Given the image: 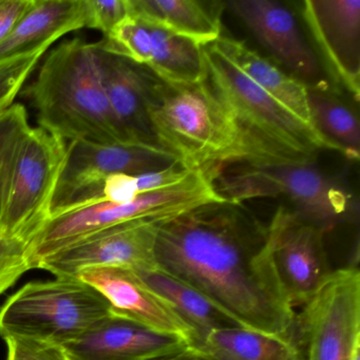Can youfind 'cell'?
I'll return each mask as SVG.
<instances>
[{"instance_id": "6da1fadb", "label": "cell", "mask_w": 360, "mask_h": 360, "mask_svg": "<svg viewBox=\"0 0 360 360\" xmlns=\"http://www.w3.org/2000/svg\"><path fill=\"white\" fill-rule=\"evenodd\" d=\"M155 252L158 269L243 328L290 338L296 313L274 269L269 229L243 203L212 202L166 221Z\"/></svg>"}, {"instance_id": "7a4b0ae2", "label": "cell", "mask_w": 360, "mask_h": 360, "mask_svg": "<svg viewBox=\"0 0 360 360\" xmlns=\"http://www.w3.org/2000/svg\"><path fill=\"white\" fill-rule=\"evenodd\" d=\"M145 104L158 145L187 169L262 163L205 77L199 83H168L146 68Z\"/></svg>"}, {"instance_id": "3957f363", "label": "cell", "mask_w": 360, "mask_h": 360, "mask_svg": "<svg viewBox=\"0 0 360 360\" xmlns=\"http://www.w3.org/2000/svg\"><path fill=\"white\" fill-rule=\"evenodd\" d=\"M27 96L39 127L65 141L128 144L103 82L101 45L75 37L46 56Z\"/></svg>"}, {"instance_id": "277c9868", "label": "cell", "mask_w": 360, "mask_h": 360, "mask_svg": "<svg viewBox=\"0 0 360 360\" xmlns=\"http://www.w3.org/2000/svg\"><path fill=\"white\" fill-rule=\"evenodd\" d=\"M202 49L206 83L229 109L262 163L314 164L320 150L342 155L338 146L252 83L212 44Z\"/></svg>"}, {"instance_id": "5b68a950", "label": "cell", "mask_w": 360, "mask_h": 360, "mask_svg": "<svg viewBox=\"0 0 360 360\" xmlns=\"http://www.w3.org/2000/svg\"><path fill=\"white\" fill-rule=\"evenodd\" d=\"M214 172L193 170L178 184L143 193L126 203L96 199L53 212L29 244L31 267L62 248L98 231L129 222L164 223L212 202H224Z\"/></svg>"}, {"instance_id": "8992f818", "label": "cell", "mask_w": 360, "mask_h": 360, "mask_svg": "<svg viewBox=\"0 0 360 360\" xmlns=\"http://www.w3.org/2000/svg\"><path fill=\"white\" fill-rule=\"evenodd\" d=\"M68 143L29 127L11 145L0 179V236L30 244L48 222Z\"/></svg>"}, {"instance_id": "52a82bcc", "label": "cell", "mask_w": 360, "mask_h": 360, "mask_svg": "<svg viewBox=\"0 0 360 360\" xmlns=\"http://www.w3.org/2000/svg\"><path fill=\"white\" fill-rule=\"evenodd\" d=\"M109 314L106 298L79 278L30 282L0 307V336L64 345Z\"/></svg>"}, {"instance_id": "ba28073f", "label": "cell", "mask_w": 360, "mask_h": 360, "mask_svg": "<svg viewBox=\"0 0 360 360\" xmlns=\"http://www.w3.org/2000/svg\"><path fill=\"white\" fill-rule=\"evenodd\" d=\"M214 185L219 195L233 203L285 198L297 214L323 226L349 205V195L309 163L229 164L216 170Z\"/></svg>"}, {"instance_id": "9c48e42d", "label": "cell", "mask_w": 360, "mask_h": 360, "mask_svg": "<svg viewBox=\"0 0 360 360\" xmlns=\"http://www.w3.org/2000/svg\"><path fill=\"white\" fill-rule=\"evenodd\" d=\"M295 326L305 347L302 360H354L360 352V275L356 267L333 271L303 305Z\"/></svg>"}, {"instance_id": "30bf717a", "label": "cell", "mask_w": 360, "mask_h": 360, "mask_svg": "<svg viewBox=\"0 0 360 360\" xmlns=\"http://www.w3.org/2000/svg\"><path fill=\"white\" fill-rule=\"evenodd\" d=\"M178 162L176 157L161 147L134 143L70 142L52 214L84 202L100 199L105 180L112 174L134 176L157 172Z\"/></svg>"}, {"instance_id": "8fae6325", "label": "cell", "mask_w": 360, "mask_h": 360, "mask_svg": "<svg viewBox=\"0 0 360 360\" xmlns=\"http://www.w3.org/2000/svg\"><path fill=\"white\" fill-rule=\"evenodd\" d=\"M269 229V252L280 288L292 309L307 304L333 271L324 246L326 226L279 206Z\"/></svg>"}, {"instance_id": "7c38bea8", "label": "cell", "mask_w": 360, "mask_h": 360, "mask_svg": "<svg viewBox=\"0 0 360 360\" xmlns=\"http://www.w3.org/2000/svg\"><path fill=\"white\" fill-rule=\"evenodd\" d=\"M158 222H129L87 236L37 263L56 277H77L91 267L119 266L132 271L158 269Z\"/></svg>"}, {"instance_id": "4fadbf2b", "label": "cell", "mask_w": 360, "mask_h": 360, "mask_svg": "<svg viewBox=\"0 0 360 360\" xmlns=\"http://www.w3.org/2000/svg\"><path fill=\"white\" fill-rule=\"evenodd\" d=\"M303 20L333 77L360 94V0H305Z\"/></svg>"}, {"instance_id": "5bb4252c", "label": "cell", "mask_w": 360, "mask_h": 360, "mask_svg": "<svg viewBox=\"0 0 360 360\" xmlns=\"http://www.w3.org/2000/svg\"><path fill=\"white\" fill-rule=\"evenodd\" d=\"M77 278L98 290L113 313L129 318L150 330L181 337L193 347L195 334L172 305L153 292L132 269L119 266L91 267Z\"/></svg>"}, {"instance_id": "9a60e30c", "label": "cell", "mask_w": 360, "mask_h": 360, "mask_svg": "<svg viewBox=\"0 0 360 360\" xmlns=\"http://www.w3.org/2000/svg\"><path fill=\"white\" fill-rule=\"evenodd\" d=\"M62 347L72 360H155L191 345L181 337L155 332L111 311Z\"/></svg>"}, {"instance_id": "2e32d148", "label": "cell", "mask_w": 360, "mask_h": 360, "mask_svg": "<svg viewBox=\"0 0 360 360\" xmlns=\"http://www.w3.org/2000/svg\"><path fill=\"white\" fill-rule=\"evenodd\" d=\"M225 5L280 64L304 79L317 77V58L290 10L274 0H231Z\"/></svg>"}, {"instance_id": "e0dca14e", "label": "cell", "mask_w": 360, "mask_h": 360, "mask_svg": "<svg viewBox=\"0 0 360 360\" xmlns=\"http://www.w3.org/2000/svg\"><path fill=\"white\" fill-rule=\"evenodd\" d=\"M101 65L109 105L127 140L134 144L160 147L151 130L145 104L146 67L109 53L102 45Z\"/></svg>"}, {"instance_id": "ac0fdd59", "label": "cell", "mask_w": 360, "mask_h": 360, "mask_svg": "<svg viewBox=\"0 0 360 360\" xmlns=\"http://www.w3.org/2000/svg\"><path fill=\"white\" fill-rule=\"evenodd\" d=\"M83 28H86L84 0H33L24 18L0 43V62L37 50H48L60 37Z\"/></svg>"}, {"instance_id": "d6986e66", "label": "cell", "mask_w": 360, "mask_h": 360, "mask_svg": "<svg viewBox=\"0 0 360 360\" xmlns=\"http://www.w3.org/2000/svg\"><path fill=\"white\" fill-rule=\"evenodd\" d=\"M130 15L205 47L222 32L223 4L200 0H129Z\"/></svg>"}, {"instance_id": "ffe728a7", "label": "cell", "mask_w": 360, "mask_h": 360, "mask_svg": "<svg viewBox=\"0 0 360 360\" xmlns=\"http://www.w3.org/2000/svg\"><path fill=\"white\" fill-rule=\"evenodd\" d=\"M212 45L252 83L313 127L307 104V86L300 79L286 75L271 60L250 49L244 41L221 35Z\"/></svg>"}, {"instance_id": "44dd1931", "label": "cell", "mask_w": 360, "mask_h": 360, "mask_svg": "<svg viewBox=\"0 0 360 360\" xmlns=\"http://www.w3.org/2000/svg\"><path fill=\"white\" fill-rule=\"evenodd\" d=\"M134 271L153 292L165 299L174 311L193 328L195 334L193 347L214 330L243 328L207 297L165 271L159 269Z\"/></svg>"}, {"instance_id": "7402d4cb", "label": "cell", "mask_w": 360, "mask_h": 360, "mask_svg": "<svg viewBox=\"0 0 360 360\" xmlns=\"http://www.w3.org/2000/svg\"><path fill=\"white\" fill-rule=\"evenodd\" d=\"M191 349L204 360H302L292 339L246 328L214 330Z\"/></svg>"}, {"instance_id": "603a6c76", "label": "cell", "mask_w": 360, "mask_h": 360, "mask_svg": "<svg viewBox=\"0 0 360 360\" xmlns=\"http://www.w3.org/2000/svg\"><path fill=\"white\" fill-rule=\"evenodd\" d=\"M147 26L150 29L153 47V58L147 69L168 83L193 84L203 81V47L157 27Z\"/></svg>"}, {"instance_id": "cb8c5ba5", "label": "cell", "mask_w": 360, "mask_h": 360, "mask_svg": "<svg viewBox=\"0 0 360 360\" xmlns=\"http://www.w3.org/2000/svg\"><path fill=\"white\" fill-rule=\"evenodd\" d=\"M311 125L334 143L349 160L359 159L360 131L357 115L335 96L307 87Z\"/></svg>"}, {"instance_id": "d4e9b609", "label": "cell", "mask_w": 360, "mask_h": 360, "mask_svg": "<svg viewBox=\"0 0 360 360\" xmlns=\"http://www.w3.org/2000/svg\"><path fill=\"white\" fill-rule=\"evenodd\" d=\"M103 49L134 64L148 67L153 58L150 29L134 16H127L100 41Z\"/></svg>"}, {"instance_id": "484cf974", "label": "cell", "mask_w": 360, "mask_h": 360, "mask_svg": "<svg viewBox=\"0 0 360 360\" xmlns=\"http://www.w3.org/2000/svg\"><path fill=\"white\" fill-rule=\"evenodd\" d=\"M47 50H37L0 62V115L14 104L16 96Z\"/></svg>"}, {"instance_id": "4316f807", "label": "cell", "mask_w": 360, "mask_h": 360, "mask_svg": "<svg viewBox=\"0 0 360 360\" xmlns=\"http://www.w3.org/2000/svg\"><path fill=\"white\" fill-rule=\"evenodd\" d=\"M30 269L28 244L0 236V295Z\"/></svg>"}, {"instance_id": "83f0119b", "label": "cell", "mask_w": 360, "mask_h": 360, "mask_svg": "<svg viewBox=\"0 0 360 360\" xmlns=\"http://www.w3.org/2000/svg\"><path fill=\"white\" fill-rule=\"evenodd\" d=\"M86 28L104 33L105 37L129 16V0H84Z\"/></svg>"}, {"instance_id": "f1b7e54d", "label": "cell", "mask_w": 360, "mask_h": 360, "mask_svg": "<svg viewBox=\"0 0 360 360\" xmlns=\"http://www.w3.org/2000/svg\"><path fill=\"white\" fill-rule=\"evenodd\" d=\"M5 341L7 360H72L62 345L22 338Z\"/></svg>"}, {"instance_id": "f546056e", "label": "cell", "mask_w": 360, "mask_h": 360, "mask_svg": "<svg viewBox=\"0 0 360 360\" xmlns=\"http://www.w3.org/2000/svg\"><path fill=\"white\" fill-rule=\"evenodd\" d=\"M29 127L28 112L24 105L13 104L0 115V179L8 150Z\"/></svg>"}, {"instance_id": "4dcf8cb0", "label": "cell", "mask_w": 360, "mask_h": 360, "mask_svg": "<svg viewBox=\"0 0 360 360\" xmlns=\"http://www.w3.org/2000/svg\"><path fill=\"white\" fill-rule=\"evenodd\" d=\"M141 195L136 174H112L103 184L101 199L113 203H126Z\"/></svg>"}, {"instance_id": "1f68e13d", "label": "cell", "mask_w": 360, "mask_h": 360, "mask_svg": "<svg viewBox=\"0 0 360 360\" xmlns=\"http://www.w3.org/2000/svg\"><path fill=\"white\" fill-rule=\"evenodd\" d=\"M32 4L33 0H0V43L9 37Z\"/></svg>"}, {"instance_id": "d6a6232c", "label": "cell", "mask_w": 360, "mask_h": 360, "mask_svg": "<svg viewBox=\"0 0 360 360\" xmlns=\"http://www.w3.org/2000/svg\"><path fill=\"white\" fill-rule=\"evenodd\" d=\"M155 360H204L199 354L195 353L193 349H185V351L179 352V353L172 354V355L165 356V357L158 358Z\"/></svg>"}, {"instance_id": "836d02e7", "label": "cell", "mask_w": 360, "mask_h": 360, "mask_svg": "<svg viewBox=\"0 0 360 360\" xmlns=\"http://www.w3.org/2000/svg\"></svg>"}]
</instances>
